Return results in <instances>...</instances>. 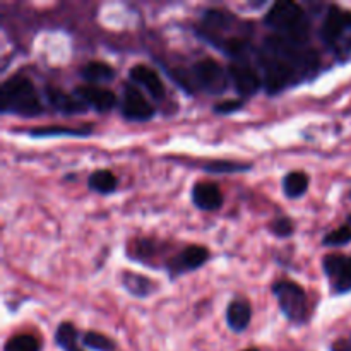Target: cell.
<instances>
[{"label":"cell","mask_w":351,"mask_h":351,"mask_svg":"<svg viewBox=\"0 0 351 351\" xmlns=\"http://www.w3.org/2000/svg\"><path fill=\"white\" fill-rule=\"evenodd\" d=\"M350 197H351V192H350Z\"/></svg>","instance_id":"f1b7e54d"},{"label":"cell","mask_w":351,"mask_h":351,"mask_svg":"<svg viewBox=\"0 0 351 351\" xmlns=\"http://www.w3.org/2000/svg\"><path fill=\"white\" fill-rule=\"evenodd\" d=\"M0 108L3 113H17L21 117H36L43 112L33 82L24 75L7 79L0 89Z\"/></svg>","instance_id":"6da1fadb"},{"label":"cell","mask_w":351,"mask_h":351,"mask_svg":"<svg viewBox=\"0 0 351 351\" xmlns=\"http://www.w3.org/2000/svg\"><path fill=\"white\" fill-rule=\"evenodd\" d=\"M45 98L50 103L51 108H55L60 113H65V115L84 113L86 110H88V106H86L75 95H67V93L62 91V89L51 88V86H47V88H45Z\"/></svg>","instance_id":"7c38bea8"},{"label":"cell","mask_w":351,"mask_h":351,"mask_svg":"<svg viewBox=\"0 0 351 351\" xmlns=\"http://www.w3.org/2000/svg\"><path fill=\"white\" fill-rule=\"evenodd\" d=\"M122 113L130 122H147L154 117V106L147 101L136 84H127L123 89Z\"/></svg>","instance_id":"52a82bcc"},{"label":"cell","mask_w":351,"mask_h":351,"mask_svg":"<svg viewBox=\"0 0 351 351\" xmlns=\"http://www.w3.org/2000/svg\"><path fill=\"white\" fill-rule=\"evenodd\" d=\"M271 232H273L276 237L287 239V237L293 235L295 225L290 218H278L271 223Z\"/></svg>","instance_id":"d4e9b609"},{"label":"cell","mask_w":351,"mask_h":351,"mask_svg":"<svg viewBox=\"0 0 351 351\" xmlns=\"http://www.w3.org/2000/svg\"><path fill=\"white\" fill-rule=\"evenodd\" d=\"M195 82L209 95H221L228 88V72L213 58H202L192 69Z\"/></svg>","instance_id":"5b68a950"},{"label":"cell","mask_w":351,"mask_h":351,"mask_svg":"<svg viewBox=\"0 0 351 351\" xmlns=\"http://www.w3.org/2000/svg\"><path fill=\"white\" fill-rule=\"evenodd\" d=\"M245 351H257L256 348H250V350H245Z\"/></svg>","instance_id":"83f0119b"},{"label":"cell","mask_w":351,"mask_h":351,"mask_svg":"<svg viewBox=\"0 0 351 351\" xmlns=\"http://www.w3.org/2000/svg\"><path fill=\"white\" fill-rule=\"evenodd\" d=\"M93 132L91 125L86 127H55V125H48V127H38V129H31L29 136L31 137H57V136H67V137H86Z\"/></svg>","instance_id":"e0dca14e"},{"label":"cell","mask_w":351,"mask_h":351,"mask_svg":"<svg viewBox=\"0 0 351 351\" xmlns=\"http://www.w3.org/2000/svg\"><path fill=\"white\" fill-rule=\"evenodd\" d=\"M82 345L95 351H115V343L101 332L88 331L82 335Z\"/></svg>","instance_id":"603a6c76"},{"label":"cell","mask_w":351,"mask_h":351,"mask_svg":"<svg viewBox=\"0 0 351 351\" xmlns=\"http://www.w3.org/2000/svg\"><path fill=\"white\" fill-rule=\"evenodd\" d=\"M273 293L288 321L295 322V324H302V322L307 321L308 300L300 285L288 280L276 281L273 285Z\"/></svg>","instance_id":"277c9868"},{"label":"cell","mask_w":351,"mask_h":351,"mask_svg":"<svg viewBox=\"0 0 351 351\" xmlns=\"http://www.w3.org/2000/svg\"><path fill=\"white\" fill-rule=\"evenodd\" d=\"M122 285L130 295H134V297L137 298L149 297L154 287V283L147 276H143V274H137V273H130V271L122 273Z\"/></svg>","instance_id":"9a60e30c"},{"label":"cell","mask_w":351,"mask_h":351,"mask_svg":"<svg viewBox=\"0 0 351 351\" xmlns=\"http://www.w3.org/2000/svg\"><path fill=\"white\" fill-rule=\"evenodd\" d=\"M348 226H351V215L348 216Z\"/></svg>","instance_id":"4316f807"},{"label":"cell","mask_w":351,"mask_h":351,"mask_svg":"<svg viewBox=\"0 0 351 351\" xmlns=\"http://www.w3.org/2000/svg\"><path fill=\"white\" fill-rule=\"evenodd\" d=\"M209 259V250L202 245H189L168 264V271L171 276L187 273V271H195L204 266Z\"/></svg>","instance_id":"9c48e42d"},{"label":"cell","mask_w":351,"mask_h":351,"mask_svg":"<svg viewBox=\"0 0 351 351\" xmlns=\"http://www.w3.org/2000/svg\"><path fill=\"white\" fill-rule=\"evenodd\" d=\"M322 267L335 293L343 295L351 291V256L331 254L322 261Z\"/></svg>","instance_id":"8992f818"},{"label":"cell","mask_w":351,"mask_h":351,"mask_svg":"<svg viewBox=\"0 0 351 351\" xmlns=\"http://www.w3.org/2000/svg\"><path fill=\"white\" fill-rule=\"evenodd\" d=\"M40 341L31 335H17L12 336L9 341L5 343L3 351H40Z\"/></svg>","instance_id":"7402d4cb"},{"label":"cell","mask_w":351,"mask_h":351,"mask_svg":"<svg viewBox=\"0 0 351 351\" xmlns=\"http://www.w3.org/2000/svg\"><path fill=\"white\" fill-rule=\"evenodd\" d=\"M228 75L232 79L233 86L242 96H252L256 95L264 84L261 75L257 74L256 69H252L247 64H232L228 69Z\"/></svg>","instance_id":"30bf717a"},{"label":"cell","mask_w":351,"mask_h":351,"mask_svg":"<svg viewBox=\"0 0 351 351\" xmlns=\"http://www.w3.org/2000/svg\"><path fill=\"white\" fill-rule=\"evenodd\" d=\"M250 319H252V307L247 300H233L230 302L226 308V322L228 328L235 332H242L249 328Z\"/></svg>","instance_id":"5bb4252c"},{"label":"cell","mask_w":351,"mask_h":351,"mask_svg":"<svg viewBox=\"0 0 351 351\" xmlns=\"http://www.w3.org/2000/svg\"><path fill=\"white\" fill-rule=\"evenodd\" d=\"M117 185L119 182H117L115 175L108 170H96L88 178V187L98 194H112L117 191Z\"/></svg>","instance_id":"ac0fdd59"},{"label":"cell","mask_w":351,"mask_h":351,"mask_svg":"<svg viewBox=\"0 0 351 351\" xmlns=\"http://www.w3.org/2000/svg\"><path fill=\"white\" fill-rule=\"evenodd\" d=\"M130 81L134 82L136 86H141L143 89H146L147 95L151 96L153 99L160 101L163 99L165 96V86L161 77L158 75V72L154 69L147 67V65H134L129 72Z\"/></svg>","instance_id":"8fae6325"},{"label":"cell","mask_w":351,"mask_h":351,"mask_svg":"<svg viewBox=\"0 0 351 351\" xmlns=\"http://www.w3.org/2000/svg\"><path fill=\"white\" fill-rule=\"evenodd\" d=\"M81 75L88 82H93L95 86L110 82L115 79V69L105 62H89L81 69Z\"/></svg>","instance_id":"2e32d148"},{"label":"cell","mask_w":351,"mask_h":351,"mask_svg":"<svg viewBox=\"0 0 351 351\" xmlns=\"http://www.w3.org/2000/svg\"><path fill=\"white\" fill-rule=\"evenodd\" d=\"M243 106L242 99H225V101H219L215 105V112L219 115H230L233 112H239Z\"/></svg>","instance_id":"484cf974"},{"label":"cell","mask_w":351,"mask_h":351,"mask_svg":"<svg viewBox=\"0 0 351 351\" xmlns=\"http://www.w3.org/2000/svg\"><path fill=\"white\" fill-rule=\"evenodd\" d=\"M264 23L271 29L278 31L280 36L293 41V43L304 45L307 41L308 27L305 23L304 10L295 2H276L267 10Z\"/></svg>","instance_id":"7a4b0ae2"},{"label":"cell","mask_w":351,"mask_h":351,"mask_svg":"<svg viewBox=\"0 0 351 351\" xmlns=\"http://www.w3.org/2000/svg\"><path fill=\"white\" fill-rule=\"evenodd\" d=\"M74 95L77 96L86 106H91V108H95L96 112L99 113L110 112V110L117 105L115 93L110 91V89L106 88H101V86H95V84L77 86Z\"/></svg>","instance_id":"ba28073f"},{"label":"cell","mask_w":351,"mask_h":351,"mask_svg":"<svg viewBox=\"0 0 351 351\" xmlns=\"http://www.w3.org/2000/svg\"><path fill=\"white\" fill-rule=\"evenodd\" d=\"M308 189V177L304 171H291L283 178L285 195L290 199L302 197Z\"/></svg>","instance_id":"ffe728a7"},{"label":"cell","mask_w":351,"mask_h":351,"mask_svg":"<svg viewBox=\"0 0 351 351\" xmlns=\"http://www.w3.org/2000/svg\"><path fill=\"white\" fill-rule=\"evenodd\" d=\"M77 339V329H75L72 322H62L57 328V331H55V343L58 345V348L64 351H84L79 348Z\"/></svg>","instance_id":"d6986e66"},{"label":"cell","mask_w":351,"mask_h":351,"mask_svg":"<svg viewBox=\"0 0 351 351\" xmlns=\"http://www.w3.org/2000/svg\"><path fill=\"white\" fill-rule=\"evenodd\" d=\"M249 163H235V161H209L204 165V170L213 175L221 173H240V171L250 170Z\"/></svg>","instance_id":"44dd1931"},{"label":"cell","mask_w":351,"mask_h":351,"mask_svg":"<svg viewBox=\"0 0 351 351\" xmlns=\"http://www.w3.org/2000/svg\"><path fill=\"white\" fill-rule=\"evenodd\" d=\"M192 201L202 211H216L223 206V194L213 182H197L192 187Z\"/></svg>","instance_id":"4fadbf2b"},{"label":"cell","mask_w":351,"mask_h":351,"mask_svg":"<svg viewBox=\"0 0 351 351\" xmlns=\"http://www.w3.org/2000/svg\"><path fill=\"white\" fill-rule=\"evenodd\" d=\"M348 243H351V226L348 225L332 230L331 233H328L322 239V245L324 247H345Z\"/></svg>","instance_id":"cb8c5ba5"},{"label":"cell","mask_w":351,"mask_h":351,"mask_svg":"<svg viewBox=\"0 0 351 351\" xmlns=\"http://www.w3.org/2000/svg\"><path fill=\"white\" fill-rule=\"evenodd\" d=\"M321 38L326 47L331 48L338 57L351 53V12L339 7H329L321 27Z\"/></svg>","instance_id":"3957f363"}]
</instances>
